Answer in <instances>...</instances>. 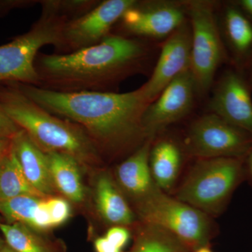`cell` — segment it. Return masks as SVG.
I'll return each instance as SVG.
<instances>
[{"label": "cell", "instance_id": "35", "mask_svg": "<svg viewBox=\"0 0 252 252\" xmlns=\"http://www.w3.org/2000/svg\"><path fill=\"white\" fill-rule=\"evenodd\" d=\"M5 243H5L4 238H2L1 236H0V250H1V248L4 246Z\"/></svg>", "mask_w": 252, "mask_h": 252}, {"label": "cell", "instance_id": "27", "mask_svg": "<svg viewBox=\"0 0 252 252\" xmlns=\"http://www.w3.org/2000/svg\"><path fill=\"white\" fill-rule=\"evenodd\" d=\"M20 130L21 128L0 107V138L12 139Z\"/></svg>", "mask_w": 252, "mask_h": 252}, {"label": "cell", "instance_id": "5", "mask_svg": "<svg viewBox=\"0 0 252 252\" xmlns=\"http://www.w3.org/2000/svg\"><path fill=\"white\" fill-rule=\"evenodd\" d=\"M191 30L190 72L197 94L210 91L217 69L229 59L215 14V3L204 0L186 1Z\"/></svg>", "mask_w": 252, "mask_h": 252}, {"label": "cell", "instance_id": "14", "mask_svg": "<svg viewBox=\"0 0 252 252\" xmlns=\"http://www.w3.org/2000/svg\"><path fill=\"white\" fill-rule=\"evenodd\" d=\"M220 20L228 58L233 66L242 70L252 59V21L233 1L223 6Z\"/></svg>", "mask_w": 252, "mask_h": 252}, {"label": "cell", "instance_id": "10", "mask_svg": "<svg viewBox=\"0 0 252 252\" xmlns=\"http://www.w3.org/2000/svg\"><path fill=\"white\" fill-rule=\"evenodd\" d=\"M186 2L136 1L121 18L124 31L131 35L163 39L187 21Z\"/></svg>", "mask_w": 252, "mask_h": 252}, {"label": "cell", "instance_id": "17", "mask_svg": "<svg viewBox=\"0 0 252 252\" xmlns=\"http://www.w3.org/2000/svg\"><path fill=\"white\" fill-rule=\"evenodd\" d=\"M50 175L56 190L64 198L79 203L85 198V189L80 172V164L65 154L46 153Z\"/></svg>", "mask_w": 252, "mask_h": 252}, {"label": "cell", "instance_id": "19", "mask_svg": "<svg viewBox=\"0 0 252 252\" xmlns=\"http://www.w3.org/2000/svg\"><path fill=\"white\" fill-rule=\"evenodd\" d=\"M182 162V151L174 141L162 139L152 144L149 166L154 182L160 190H170L175 185Z\"/></svg>", "mask_w": 252, "mask_h": 252}, {"label": "cell", "instance_id": "30", "mask_svg": "<svg viewBox=\"0 0 252 252\" xmlns=\"http://www.w3.org/2000/svg\"><path fill=\"white\" fill-rule=\"evenodd\" d=\"M233 1L252 21V0H238Z\"/></svg>", "mask_w": 252, "mask_h": 252}, {"label": "cell", "instance_id": "20", "mask_svg": "<svg viewBox=\"0 0 252 252\" xmlns=\"http://www.w3.org/2000/svg\"><path fill=\"white\" fill-rule=\"evenodd\" d=\"M0 233L6 245L16 252H66L62 244L41 238L23 223L0 222Z\"/></svg>", "mask_w": 252, "mask_h": 252}, {"label": "cell", "instance_id": "12", "mask_svg": "<svg viewBox=\"0 0 252 252\" xmlns=\"http://www.w3.org/2000/svg\"><path fill=\"white\" fill-rule=\"evenodd\" d=\"M252 92L243 73L232 66L223 73L215 86L210 110L252 135Z\"/></svg>", "mask_w": 252, "mask_h": 252}, {"label": "cell", "instance_id": "26", "mask_svg": "<svg viewBox=\"0 0 252 252\" xmlns=\"http://www.w3.org/2000/svg\"><path fill=\"white\" fill-rule=\"evenodd\" d=\"M104 237L114 246L123 250L130 240V233L125 226L114 225L107 230Z\"/></svg>", "mask_w": 252, "mask_h": 252}, {"label": "cell", "instance_id": "24", "mask_svg": "<svg viewBox=\"0 0 252 252\" xmlns=\"http://www.w3.org/2000/svg\"><path fill=\"white\" fill-rule=\"evenodd\" d=\"M38 2L42 7V14L55 15L68 18L70 15L75 14L76 17H79L94 8L98 3L96 1H39Z\"/></svg>", "mask_w": 252, "mask_h": 252}, {"label": "cell", "instance_id": "16", "mask_svg": "<svg viewBox=\"0 0 252 252\" xmlns=\"http://www.w3.org/2000/svg\"><path fill=\"white\" fill-rule=\"evenodd\" d=\"M11 147L30 184L44 197L53 196L56 190L45 152L21 129L11 139Z\"/></svg>", "mask_w": 252, "mask_h": 252}, {"label": "cell", "instance_id": "1", "mask_svg": "<svg viewBox=\"0 0 252 252\" xmlns=\"http://www.w3.org/2000/svg\"><path fill=\"white\" fill-rule=\"evenodd\" d=\"M14 84L48 112L82 127L99 154L114 157L135 151L149 139L142 119L149 103L140 88L124 94L63 93Z\"/></svg>", "mask_w": 252, "mask_h": 252}, {"label": "cell", "instance_id": "34", "mask_svg": "<svg viewBox=\"0 0 252 252\" xmlns=\"http://www.w3.org/2000/svg\"><path fill=\"white\" fill-rule=\"evenodd\" d=\"M194 252H213L210 249L207 248V246L201 247V248L196 249Z\"/></svg>", "mask_w": 252, "mask_h": 252}, {"label": "cell", "instance_id": "9", "mask_svg": "<svg viewBox=\"0 0 252 252\" xmlns=\"http://www.w3.org/2000/svg\"><path fill=\"white\" fill-rule=\"evenodd\" d=\"M135 2L106 0L82 16L69 20L63 26L59 54H70L98 44L111 34L112 26Z\"/></svg>", "mask_w": 252, "mask_h": 252}, {"label": "cell", "instance_id": "22", "mask_svg": "<svg viewBox=\"0 0 252 252\" xmlns=\"http://www.w3.org/2000/svg\"><path fill=\"white\" fill-rule=\"evenodd\" d=\"M188 250L171 233L155 225L144 223L130 252H187Z\"/></svg>", "mask_w": 252, "mask_h": 252}, {"label": "cell", "instance_id": "8", "mask_svg": "<svg viewBox=\"0 0 252 252\" xmlns=\"http://www.w3.org/2000/svg\"><path fill=\"white\" fill-rule=\"evenodd\" d=\"M252 147L251 134L214 113L195 119L185 138L186 151L197 159L243 158Z\"/></svg>", "mask_w": 252, "mask_h": 252}, {"label": "cell", "instance_id": "31", "mask_svg": "<svg viewBox=\"0 0 252 252\" xmlns=\"http://www.w3.org/2000/svg\"><path fill=\"white\" fill-rule=\"evenodd\" d=\"M11 149V139L0 138V160Z\"/></svg>", "mask_w": 252, "mask_h": 252}, {"label": "cell", "instance_id": "18", "mask_svg": "<svg viewBox=\"0 0 252 252\" xmlns=\"http://www.w3.org/2000/svg\"><path fill=\"white\" fill-rule=\"evenodd\" d=\"M96 207L106 222L114 225L126 226L135 221V216L124 195L112 178L103 174L96 182Z\"/></svg>", "mask_w": 252, "mask_h": 252}, {"label": "cell", "instance_id": "7", "mask_svg": "<svg viewBox=\"0 0 252 252\" xmlns=\"http://www.w3.org/2000/svg\"><path fill=\"white\" fill-rule=\"evenodd\" d=\"M139 212L144 223L166 230L188 250L207 246L213 234L211 217L160 189L139 203Z\"/></svg>", "mask_w": 252, "mask_h": 252}, {"label": "cell", "instance_id": "32", "mask_svg": "<svg viewBox=\"0 0 252 252\" xmlns=\"http://www.w3.org/2000/svg\"><path fill=\"white\" fill-rule=\"evenodd\" d=\"M242 72L243 73L245 79L248 81L249 86L252 91V59L248 65L246 66L243 69H242Z\"/></svg>", "mask_w": 252, "mask_h": 252}, {"label": "cell", "instance_id": "11", "mask_svg": "<svg viewBox=\"0 0 252 252\" xmlns=\"http://www.w3.org/2000/svg\"><path fill=\"white\" fill-rule=\"evenodd\" d=\"M196 94L190 69L176 77L144 113L142 123L147 137L154 138L158 131L188 115Z\"/></svg>", "mask_w": 252, "mask_h": 252}, {"label": "cell", "instance_id": "13", "mask_svg": "<svg viewBox=\"0 0 252 252\" xmlns=\"http://www.w3.org/2000/svg\"><path fill=\"white\" fill-rule=\"evenodd\" d=\"M191 30L187 21L167 37L157 64L147 82L140 87L149 104L160 95L171 81L190 69Z\"/></svg>", "mask_w": 252, "mask_h": 252}, {"label": "cell", "instance_id": "23", "mask_svg": "<svg viewBox=\"0 0 252 252\" xmlns=\"http://www.w3.org/2000/svg\"><path fill=\"white\" fill-rule=\"evenodd\" d=\"M41 198H43L22 195L0 200V215L7 223H23L29 227Z\"/></svg>", "mask_w": 252, "mask_h": 252}, {"label": "cell", "instance_id": "25", "mask_svg": "<svg viewBox=\"0 0 252 252\" xmlns=\"http://www.w3.org/2000/svg\"><path fill=\"white\" fill-rule=\"evenodd\" d=\"M46 203L49 208L54 228L65 223L71 216V207L65 198L60 197H46Z\"/></svg>", "mask_w": 252, "mask_h": 252}, {"label": "cell", "instance_id": "2", "mask_svg": "<svg viewBox=\"0 0 252 252\" xmlns=\"http://www.w3.org/2000/svg\"><path fill=\"white\" fill-rule=\"evenodd\" d=\"M152 48L137 38L109 34L98 44L70 54H38L39 87L63 93L110 92L126 78L146 70Z\"/></svg>", "mask_w": 252, "mask_h": 252}, {"label": "cell", "instance_id": "29", "mask_svg": "<svg viewBox=\"0 0 252 252\" xmlns=\"http://www.w3.org/2000/svg\"><path fill=\"white\" fill-rule=\"evenodd\" d=\"M243 169L245 180H248L252 187V147L243 158Z\"/></svg>", "mask_w": 252, "mask_h": 252}, {"label": "cell", "instance_id": "6", "mask_svg": "<svg viewBox=\"0 0 252 252\" xmlns=\"http://www.w3.org/2000/svg\"><path fill=\"white\" fill-rule=\"evenodd\" d=\"M67 21L61 16L41 14L29 31L0 46V84L39 86L34 65L36 56L43 46L51 44L59 48L63 26Z\"/></svg>", "mask_w": 252, "mask_h": 252}, {"label": "cell", "instance_id": "4", "mask_svg": "<svg viewBox=\"0 0 252 252\" xmlns=\"http://www.w3.org/2000/svg\"><path fill=\"white\" fill-rule=\"evenodd\" d=\"M244 181L243 158L198 159L179 187L175 198L209 216H218Z\"/></svg>", "mask_w": 252, "mask_h": 252}, {"label": "cell", "instance_id": "33", "mask_svg": "<svg viewBox=\"0 0 252 252\" xmlns=\"http://www.w3.org/2000/svg\"><path fill=\"white\" fill-rule=\"evenodd\" d=\"M0 252H16L15 250H13L12 248H10L9 245H6L5 243L4 246L1 248V250H0Z\"/></svg>", "mask_w": 252, "mask_h": 252}, {"label": "cell", "instance_id": "3", "mask_svg": "<svg viewBox=\"0 0 252 252\" xmlns=\"http://www.w3.org/2000/svg\"><path fill=\"white\" fill-rule=\"evenodd\" d=\"M0 107L45 153L65 154L82 166L99 161L100 154L82 127L48 112L14 83L0 84Z\"/></svg>", "mask_w": 252, "mask_h": 252}, {"label": "cell", "instance_id": "28", "mask_svg": "<svg viewBox=\"0 0 252 252\" xmlns=\"http://www.w3.org/2000/svg\"><path fill=\"white\" fill-rule=\"evenodd\" d=\"M94 248L95 252H123V250L114 246L105 237L96 239Z\"/></svg>", "mask_w": 252, "mask_h": 252}, {"label": "cell", "instance_id": "15", "mask_svg": "<svg viewBox=\"0 0 252 252\" xmlns=\"http://www.w3.org/2000/svg\"><path fill=\"white\" fill-rule=\"evenodd\" d=\"M154 140L153 137L147 139L117 169V180L121 187L138 203L160 189L154 182L149 166V153Z\"/></svg>", "mask_w": 252, "mask_h": 252}, {"label": "cell", "instance_id": "21", "mask_svg": "<svg viewBox=\"0 0 252 252\" xmlns=\"http://www.w3.org/2000/svg\"><path fill=\"white\" fill-rule=\"evenodd\" d=\"M22 195L45 198L26 179L11 147L0 160V200Z\"/></svg>", "mask_w": 252, "mask_h": 252}]
</instances>
